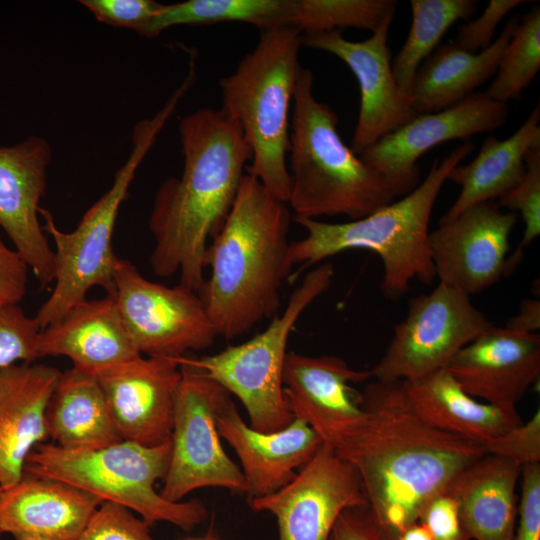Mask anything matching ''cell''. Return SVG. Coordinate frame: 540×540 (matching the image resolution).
I'll use <instances>...</instances> for the list:
<instances>
[{"label": "cell", "mask_w": 540, "mask_h": 540, "mask_svg": "<svg viewBox=\"0 0 540 540\" xmlns=\"http://www.w3.org/2000/svg\"><path fill=\"white\" fill-rule=\"evenodd\" d=\"M367 417L336 452L359 474L373 514L391 540L418 521L423 506L485 452L436 429L408 406L399 381L369 382L361 391Z\"/></svg>", "instance_id": "obj_1"}, {"label": "cell", "mask_w": 540, "mask_h": 540, "mask_svg": "<svg viewBox=\"0 0 540 540\" xmlns=\"http://www.w3.org/2000/svg\"><path fill=\"white\" fill-rule=\"evenodd\" d=\"M178 130L183 171L156 191L148 220L154 239L150 264L159 277L179 273V283L198 293L209 241L233 206L252 154L239 125L221 109L185 115Z\"/></svg>", "instance_id": "obj_2"}, {"label": "cell", "mask_w": 540, "mask_h": 540, "mask_svg": "<svg viewBox=\"0 0 540 540\" xmlns=\"http://www.w3.org/2000/svg\"><path fill=\"white\" fill-rule=\"evenodd\" d=\"M291 212L245 172L233 206L209 243L210 274L198 292L218 336L234 339L271 320L293 264L288 239Z\"/></svg>", "instance_id": "obj_3"}, {"label": "cell", "mask_w": 540, "mask_h": 540, "mask_svg": "<svg viewBox=\"0 0 540 540\" xmlns=\"http://www.w3.org/2000/svg\"><path fill=\"white\" fill-rule=\"evenodd\" d=\"M473 150L474 144L464 141L436 159L413 191L360 219L342 223L294 219L306 235L290 242L291 263L308 267L347 250L367 249L381 259L380 289L387 298L404 296L413 281L432 284L436 278L429 245L432 210L451 170Z\"/></svg>", "instance_id": "obj_4"}, {"label": "cell", "mask_w": 540, "mask_h": 540, "mask_svg": "<svg viewBox=\"0 0 540 540\" xmlns=\"http://www.w3.org/2000/svg\"><path fill=\"white\" fill-rule=\"evenodd\" d=\"M313 84L312 71L301 66L293 96L287 204L294 219H360L397 197L386 180L343 142L336 113L315 98Z\"/></svg>", "instance_id": "obj_5"}, {"label": "cell", "mask_w": 540, "mask_h": 540, "mask_svg": "<svg viewBox=\"0 0 540 540\" xmlns=\"http://www.w3.org/2000/svg\"><path fill=\"white\" fill-rule=\"evenodd\" d=\"M301 33L291 27L260 31L256 46L219 81L221 110L240 127L251 150L246 172L287 203L290 107L301 65Z\"/></svg>", "instance_id": "obj_6"}, {"label": "cell", "mask_w": 540, "mask_h": 540, "mask_svg": "<svg viewBox=\"0 0 540 540\" xmlns=\"http://www.w3.org/2000/svg\"><path fill=\"white\" fill-rule=\"evenodd\" d=\"M171 440L145 446L121 440L92 450H71L42 443L28 455L24 473L72 485L102 501L122 505L153 525L168 522L191 531L208 516L199 499L171 502L155 490L165 477Z\"/></svg>", "instance_id": "obj_7"}, {"label": "cell", "mask_w": 540, "mask_h": 540, "mask_svg": "<svg viewBox=\"0 0 540 540\" xmlns=\"http://www.w3.org/2000/svg\"><path fill=\"white\" fill-rule=\"evenodd\" d=\"M176 107V103L169 100L153 117L142 119L135 125L127 160L115 172L109 190L90 206L74 230H60L53 215L40 207L43 229L53 240L55 254L54 287L35 316L41 329L85 300L93 287L114 294V274L119 258L114 253L112 237L119 209L128 197L138 167Z\"/></svg>", "instance_id": "obj_8"}, {"label": "cell", "mask_w": 540, "mask_h": 540, "mask_svg": "<svg viewBox=\"0 0 540 540\" xmlns=\"http://www.w3.org/2000/svg\"><path fill=\"white\" fill-rule=\"evenodd\" d=\"M333 276L331 263L318 265L305 275L282 313L271 319L262 332L212 355L186 357L205 376L241 401L253 429L275 432L293 421L283 386L288 340L300 316L328 290Z\"/></svg>", "instance_id": "obj_9"}, {"label": "cell", "mask_w": 540, "mask_h": 540, "mask_svg": "<svg viewBox=\"0 0 540 540\" xmlns=\"http://www.w3.org/2000/svg\"><path fill=\"white\" fill-rule=\"evenodd\" d=\"M178 360L181 380L173 410L171 456L159 493L171 502L207 487L245 494L241 468L225 452L216 424L217 409L229 393L185 356Z\"/></svg>", "instance_id": "obj_10"}, {"label": "cell", "mask_w": 540, "mask_h": 540, "mask_svg": "<svg viewBox=\"0 0 540 540\" xmlns=\"http://www.w3.org/2000/svg\"><path fill=\"white\" fill-rule=\"evenodd\" d=\"M493 324L467 294L438 283L409 300L403 321L370 370L379 381H411L447 367L454 355Z\"/></svg>", "instance_id": "obj_11"}, {"label": "cell", "mask_w": 540, "mask_h": 540, "mask_svg": "<svg viewBox=\"0 0 540 540\" xmlns=\"http://www.w3.org/2000/svg\"><path fill=\"white\" fill-rule=\"evenodd\" d=\"M114 285L120 315L141 355L178 359L209 348L218 337L199 294L180 283L148 280L119 258Z\"/></svg>", "instance_id": "obj_12"}, {"label": "cell", "mask_w": 540, "mask_h": 540, "mask_svg": "<svg viewBox=\"0 0 540 540\" xmlns=\"http://www.w3.org/2000/svg\"><path fill=\"white\" fill-rule=\"evenodd\" d=\"M247 502L275 516L279 540H328L342 511L368 504L354 466L325 444L284 487Z\"/></svg>", "instance_id": "obj_13"}, {"label": "cell", "mask_w": 540, "mask_h": 540, "mask_svg": "<svg viewBox=\"0 0 540 540\" xmlns=\"http://www.w3.org/2000/svg\"><path fill=\"white\" fill-rule=\"evenodd\" d=\"M508 105L474 92L460 102L432 113L416 114L359 156L388 183L396 197L413 191L420 180L418 159L433 147L469 138L503 126Z\"/></svg>", "instance_id": "obj_14"}, {"label": "cell", "mask_w": 540, "mask_h": 540, "mask_svg": "<svg viewBox=\"0 0 540 540\" xmlns=\"http://www.w3.org/2000/svg\"><path fill=\"white\" fill-rule=\"evenodd\" d=\"M518 215L496 202L476 203L455 218L439 222L429 245L439 283L468 296L504 277L509 236Z\"/></svg>", "instance_id": "obj_15"}, {"label": "cell", "mask_w": 540, "mask_h": 540, "mask_svg": "<svg viewBox=\"0 0 540 540\" xmlns=\"http://www.w3.org/2000/svg\"><path fill=\"white\" fill-rule=\"evenodd\" d=\"M392 21H385L363 41H350L339 30L301 35L302 46L335 55L357 79L360 108L351 146L357 155L416 115L410 96L392 72L388 47Z\"/></svg>", "instance_id": "obj_16"}, {"label": "cell", "mask_w": 540, "mask_h": 540, "mask_svg": "<svg viewBox=\"0 0 540 540\" xmlns=\"http://www.w3.org/2000/svg\"><path fill=\"white\" fill-rule=\"evenodd\" d=\"M370 378V370L352 369L337 356L288 352L284 395L294 418L307 423L323 444L337 451L356 435L367 417L361 392L351 383Z\"/></svg>", "instance_id": "obj_17"}, {"label": "cell", "mask_w": 540, "mask_h": 540, "mask_svg": "<svg viewBox=\"0 0 540 540\" xmlns=\"http://www.w3.org/2000/svg\"><path fill=\"white\" fill-rule=\"evenodd\" d=\"M52 148L32 135L0 147V227L41 288L54 282L55 254L39 220Z\"/></svg>", "instance_id": "obj_18"}, {"label": "cell", "mask_w": 540, "mask_h": 540, "mask_svg": "<svg viewBox=\"0 0 540 540\" xmlns=\"http://www.w3.org/2000/svg\"><path fill=\"white\" fill-rule=\"evenodd\" d=\"M93 374L122 440L145 446L170 440L181 380L178 359L142 355Z\"/></svg>", "instance_id": "obj_19"}, {"label": "cell", "mask_w": 540, "mask_h": 540, "mask_svg": "<svg viewBox=\"0 0 540 540\" xmlns=\"http://www.w3.org/2000/svg\"><path fill=\"white\" fill-rule=\"evenodd\" d=\"M446 369L473 398L515 407L540 375V335L492 325L458 351Z\"/></svg>", "instance_id": "obj_20"}, {"label": "cell", "mask_w": 540, "mask_h": 540, "mask_svg": "<svg viewBox=\"0 0 540 540\" xmlns=\"http://www.w3.org/2000/svg\"><path fill=\"white\" fill-rule=\"evenodd\" d=\"M216 424L219 435L240 460L247 500L267 496L284 487L323 444L320 436L298 418L275 432L253 429L239 414L230 394L217 409Z\"/></svg>", "instance_id": "obj_21"}, {"label": "cell", "mask_w": 540, "mask_h": 540, "mask_svg": "<svg viewBox=\"0 0 540 540\" xmlns=\"http://www.w3.org/2000/svg\"><path fill=\"white\" fill-rule=\"evenodd\" d=\"M61 372L45 364L0 369V486L24 475L31 451L48 437L46 412Z\"/></svg>", "instance_id": "obj_22"}, {"label": "cell", "mask_w": 540, "mask_h": 540, "mask_svg": "<svg viewBox=\"0 0 540 540\" xmlns=\"http://www.w3.org/2000/svg\"><path fill=\"white\" fill-rule=\"evenodd\" d=\"M103 501L72 485L24 473L0 494V531L14 540H76Z\"/></svg>", "instance_id": "obj_23"}, {"label": "cell", "mask_w": 540, "mask_h": 540, "mask_svg": "<svg viewBox=\"0 0 540 540\" xmlns=\"http://www.w3.org/2000/svg\"><path fill=\"white\" fill-rule=\"evenodd\" d=\"M63 356L89 373L142 356L120 315L114 294L85 299L41 329L37 358Z\"/></svg>", "instance_id": "obj_24"}, {"label": "cell", "mask_w": 540, "mask_h": 540, "mask_svg": "<svg viewBox=\"0 0 540 540\" xmlns=\"http://www.w3.org/2000/svg\"><path fill=\"white\" fill-rule=\"evenodd\" d=\"M410 409L424 422L480 446L523 423L515 407L482 403L467 394L444 368L401 381Z\"/></svg>", "instance_id": "obj_25"}, {"label": "cell", "mask_w": 540, "mask_h": 540, "mask_svg": "<svg viewBox=\"0 0 540 540\" xmlns=\"http://www.w3.org/2000/svg\"><path fill=\"white\" fill-rule=\"evenodd\" d=\"M521 469L510 459L485 453L449 484L446 492L471 539L513 540Z\"/></svg>", "instance_id": "obj_26"}, {"label": "cell", "mask_w": 540, "mask_h": 540, "mask_svg": "<svg viewBox=\"0 0 540 540\" xmlns=\"http://www.w3.org/2000/svg\"><path fill=\"white\" fill-rule=\"evenodd\" d=\"M519 17H511L491 45L473 53L453 42L438 46L418 68L410 91L416 114L446 109L475 92L496 73Z\"/></svg>", "instance_id": "obj_27"}, {"label": "cell", "mask_w": 540, "mask_h": 540, "mask_svg": "<svg viewBox=\"0 0 540 540\" xmlns=\"http://www.w3.org/2000/svg\"><path fill=\"white\" fill-rule=\"evenodd\" d=\"M540 106L537 104L521 126L508 138L487 137L476 157L454 167L448 180L461 190L439 222L455 218L466 207L482 202H496L523 179L525 155L540 142Z\"/></svg>", "instance_id": "obj_28"}, {"label": "cell", "mask_w": 540, "mask_h": 540, "mask_svg": "<svg viewBox=\"0 0 540 540\" xmlns=\"http://www.w3.org/2000/svg\"><path fill=\"white\" fill-rule=\"evenodd\" d=\"M46 423L53 444L65 449L92 450L122 440L96 376L75 367L61 372Z\"/></svg>", "instance_id": "obj_29"}, {"label": "cell", "mask_w": 540, "mask_h": 540, "mask_svg": "<svg viewBox=\"0 0 540 540\" xmlns=\"http://www.w3.org/2000/svg\"><path fill=\"white\" fill-rule=\"evenodd\" d=\"M291 0H187L162 4L140 36L158 37L178 25L243 22L260 31L284 27Z\"/></svg>", "instance_id": "obj_30"}, {"label": "cell", "mask_w": 540, "mask_h": 540, "mask_svg": "<svg viewBox=\"0 0 540 540\" xmlns=\"http://www.w3.org/2000/svg\"><path fill=\"white\" fill-rule=\"evenodd\" d=\"M412 22L407 38L391 60L393 75L399 87L410 96L420 65L438 46L446 31L457 21L475 15V0H411Z\"/></svg>", "instance_id": "obj_31"}, {"label": "cell", "mask_w": 540, "mask_h": 540, "mask_svg": "<svg viewBox=\"0 0 540 540\" xmlns=\"http://www.w3.org/2000/svg\"><path fill=\"white\" fill-rule=\"evenodd\" d=\"M396 0H291L285 27L301 34H316L348 28L376 31L393 19Z\"/></svg>", "instance_id": "obj_32"}, {"label": "cell", "mask_w": 540, "mask_h": 540, "mask_svg": "<svg viewBox=\"0 0 540 540\" xmlns=\"http://www.w3.org/2000/svg\"><path fill=\"white\" fill-rule=\"evenodd\" d=\"M540 70V7L519 17L513 36L500 57L495 78L485 92L507 104L518 101Z\"/></svg>", "instance_id": "obj_33"}, {"label": "cell", "mask_w": 540, "mask_h": 540, "mask_svg": "<svg viewBox=\"0 0 540 540\" xmlns=\"http://www.w3.org/2000/svg\"><path fill=\"white\" fill-rule=\"evenodd\" d=\"M525 167V175L520 183L496 202L507 211L519 213L524 223L522 239L506 259L504 277L514 272L523 260L525 249L540 234V142L526 153Z\"/></svg>", "instance_id": "obj_34"}, {"label": "cell", "mask_w": 540, "mask_h": 540, "mask_svg": "<svg viewBox=\"0 0 540 540\" xmlns=\"http://www.w3.org/2000/svg\"><path fill=\"white\" fill-rule=\"evenodd\" d=\"M40 325L19 304H0V369L37 358Z\"/></svg>", "instance_id": "obj_35"}, {"label": "cell", "mask_w": 540, "mask_h": 540, "mask_svg": "<svg viewBox=\"0 0 540 540\" xmlns=\"http://www.w3.org/2000/svg\"><path fill=\"white\" fill-rule=\"evenodd\" d=\"M151 526L130 509L103 501L76 540H154Z\"/></svg>", "instance_id": "obj_36"}, {"label": "cell", "mask_w": 540, "mask_h": 540, "mask_svg": "<svg viewBox=\"0 0 540 540\" xmlns=\"http://www.w3.org/2000/svg\"><path fill=\"white\" fill-rule=\"evenodd\" d=\"M487 454L510 459L521 467L540 462V411L503 435L481 445Z\"/></svg>", "instance_id": "obj_37"}, {"label": "cell", "mask_w": 540, "mask_h": 540, "mask_svg": "<svg viewBox=\"0 0 540 540\" xmlns=\"http://www.w3.org/2000/svg\"><path fill=\"white\" fill-rule=\"evenodd\" d=\"M99 22L142 34L162 3L154 0H81Z\"/></svg>", "instance_id": "obj_38"}, {"label": "cell", "mask_w": 540, "mask_h": 540, "mask_svg": "<svg viewBox=\"0 0 540 540\" xmlns=\"http://www.w3.org/2000/svg\"><path fill=\"white\" fill-rule=\"evenodd\" d=\"M527 3L526 0H490L481 15L458 26L457 36L451 40L469 52H479L492 43L496 28L514 8Z\"/></svg>", "instance_id": "obj_39"}, {"label": "cell", "mask_w": 540, "mask_h": 540, "mask_svg": "<svg viewBox=\"0 0 540 540\" xmlns=\"http://www.w3.org/2000/svg\"><path fill=\"white\" fill-rule=\"evenodd\" d=\"M418 522L426 527L432 540H471L461 523L455 501L446 491L423 506Z\"/></svg>", "instance_id": "obj_40"}, {"label": "cell", "mask_w": 540, "mask_h": 540, "mask_svg": "<svg viewBox=\"0 0 540 540\" xmlns=\"http://www.w3.org/2000/svg\"><path fill=\"white\" fill-rule=\"evenodd\" d=\"M519 525L513 540H540V462L521 469Z\"/></svg>", "instance_id": "obj_41"}, {"label": "cell", "mask_w": 540, "mask_h": 540, "mask_svg": "<svg viewBox=\"0 0 540 540\" xmlns=\"http://www.w3.org/2000/svg\"><path fill=\"white\" fill-rule=\"evenodd\" d=\"M328 540H391L368 504L349 507L337 518Z\"/></svg>", "instance_id": "obj_42"}, {"label": "cell", "mask_w": 540, "mask_h": 540, "mask_svg": "<svg viewBox=\"0 0 540 540\" xmlns=\"http://www.w3.org/2000/svg\"><path fill=\"white\" fill-rule=\"evenodd\" d=\"M28 266L0 236V304H19L28 284Z\"/></svg>", "instance_id": "obj_43"}, {"label": "cell", "mask_w": 540, "mask_h": 540, "mask_svg": "<svg viewBox=\"0 0 540 540\" xmlns=\"http://www.w3.org/2000/svg\"><path fill=\"white\" fill-rule=\"evenodd\" d=\"M505 328L517 333H536L540 328L539 299L523 300L518 313L507 320Z\"/></svg>", "instance_id": "obj_44"}, {"label": "cell", "mask_w": 540, "mask_h": 540, "mask_svg": "<svg viewBox=\"0 0 540 540\" xmlns=\"http://www.w3.org/2000/svg\"><path fill=\"white\" fill-rule=\"evenodd\" d=\"M396 540H432L430 533L418 521L405 528Z\"/></svg>", "instance_id": "obj_45"}, {"label": "cell", "mask_w": 540, "mask_h": 540, "mask_svg": "<svg viewBox=\"0 0 540 540\" xmlns=\"http://www.w3.org/2000/svg\"><path fill=\"white\" fill-rule=\"evenodd\" d=\"M183 540H215V539L212 537H204V538H187Z\"/></svg>", "instance_id": "obj_46"}, {"label": "cell", "mask_w": 540, "mask_h": 540, "mask_svg": "<svg viewBox=\"0 0 540 540\" xmlns=\"http://www.w3.org/2000/svg\"><path fill=\"white\" fill-rule=\"evenodd\" d=\"M1 492H2V488H1V486H0V494H1Z\"/></svg>", "instance_id": "obj_47"}, {"label": "cell", "mask_w": 540, "mask_h": 540, "mask_svg": "<svg viewBox=\"0 0 540 540\" xmlns=\"http://www.w3.org/2000/svg\"><path fill=\"white\" fill-rule=\"evenodd\" d=\"M1 534H2V533H1V531H0V535H1Z\"/></svg>", "instance_id": "obj_48"}]
</instances>
